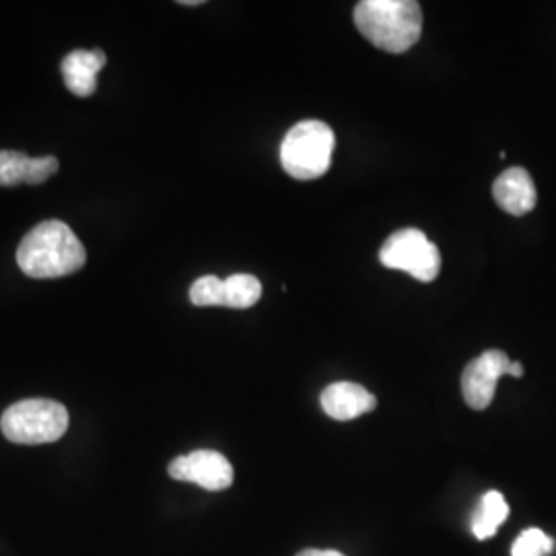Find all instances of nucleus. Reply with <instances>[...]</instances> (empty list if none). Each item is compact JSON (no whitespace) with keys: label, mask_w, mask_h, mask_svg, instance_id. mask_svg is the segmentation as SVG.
I'll use <instances>...</instances> for the list:
<instances>
[{"label":"nucleus","mask_w":556,"mask_h":556,"mask_svg":"<svg viewBox=\"0 0 556 556\" xmlns=\"http://www.w3.org/2000/svg\"><path fill=\"white\" fill-rule=\"evenodd\" d=\"M85 262V245L62 220H43L23 238L17 250V264L31 278L68 277Z\"/></svg>","instance_id":"1"},{"label":"nucleus","mask_w":556,"mask_h":556,"mask_svg":"<svg viewBox=\"0 0 556 556\" xmlns=\"http://www.w3.org/2000/svg\"><path fill=\"white\" fill-rule=\"evenodd\" d=\"M353 17L361 36L390 54L408 52L422 31V11L415 0H361Z\"/></svg>","instance_id":"2"},{"label":"nucleus","mask_w":556,"mask_h":556,"mask_svg":"<svg viewBox=\"0 0 556 556\" xmlns=\"http://www.w3.org/2000/svg\"><path fill=\"white\" fill-rule=\"evenodd\" d=\"M334 147V130L326 122L303 119L280 142V165L291 178H321L332 165Z\"/></svg>","instance_id":"3"},{"label":"nucleus","mask_w":556,"mask_h":556,"mask_svg":"<svg viewBox=\"0 0 556 556\" xmlns=\"http://www.w3.org/2000/svg\"><path fill=\"white\" fill-rule=\"evenodd\" d=\"M0 429L11 443L43 445L59 441L68 429V410L48 397H29L9 406Z\"/></svg>","instance_id":"4"},{"label":"nucleus","mask_w":556,"mask_h":556,"mask_svg":"<svg viewBox=\"0 0 556 556\" xmlns=\"http://www.w3.org/2000/svg\"><path fill=\"white\" fill-rule=\"evenodd\" d=\"M379 262L390 268L408 273L420 282H433L441 270L439 248L420 229H400L379 250Z\"/></svg>","instance_id":"5"},{"label":"nucleus","mask_w":556,"mask_h":556,"mask_svg":"<svg viewBox=\"0 0 556 556\" xmlns=\"http://www.w3.org/2000/svg\"><path fill=\"white\" fill-rule=\"evenodd\" d=\"M511 358L503 351H486L470 361L462 371V396L472 410H484L491 406L498 379L509 376Z\"/></svg>","instance_id":"6"},{"label":"nucleus","mask_w":556,"mask_h":556,"mask_svg":"<svg viewBox=\"0 0 556 556\" xmlns=\"http://www.w3.org/2000/svg\"><path fill=\"white\" fill-rule=\"evenodd\" d=\"M169 477L199 484L204 491H225L233 484V466L219 452L199 450L169 464Z\"/></svg>","instance_id":"7"},{"label":"nucleus","mask_w":556,"mask_h":556,"mask_svg":"<svg viewBox=\"0 0 556 556\" xmlns=\"http://www.w3.org/2000/svg\"><path fill=\"white\" fill-rule=\"evenodd\" d=\"M319 402L328 417L342 420V422L363 417V415L376 410V406H378V397L353 381L330 383L321 392Z\"/></svg>","instance_id":"8"},{"label":"nucleus","mask_w":556,"mask_h":556,"mask_svg":"<svg viewBox=\"0 0 556 556\" xmlns=\"http://www.w3.org/2000/svg\"><path fill=\"white\" fill-rule=\"evenodd\" d=\"M59 172V160L52 155L27 157L21 151H0V186L13 188L21 184L38 186Z\"/></svg>","instance_id":"9"},{"label":"nucleus","mask_w":556,"mask_h":556,"mask_svg":"<svg viewBox=\"0 0 556 556\" xmlns=\"http://www.w3.org/2000/svg\"><path fill=\"white\" fill-rule=\"evenodd\" d=\"M493 199L505 213L523 217L536 206L534 179L523 167L505 169L493 184Z\"/></svg>","instance_id":"10"},{"label":"nucleus","mask_w":556,"mask_h":556,"mask_svg":"<svg viewBox=\"0 0 556 556\" xmlns=\"http://www.w3.org/2000/svg\"><path fill=\"white\" fill-rule=\"evenodd\" d=\"M103 50H75L66 54L60 64L62 79L68 91L77 98H89L98 89V73L105 66Z\"/></svg>","instance_id":"11"},{"label":"nucleus","mask_w":556,"mask_h":556,"mask_svg":"<svg viewBox=\"0 0 556 556\" xmlns=\"http://www.w3.org/2000/svg\"><path fill=\"white\" fill-rule=\"evenodd\" d=\"M509 516V505L498 491H489L480 498L477 511L472 516V532L478 540H489L495 536L498 528L505 523Z\"/></svg>","instance_id":"12"},{"label":"nucleus","mask_w":556,"mask_h":556,"mask_svg":"<svg viewBox=\"0 0 556 556\" xmlns=\"http://www.w3.org/2000/svg\"><path fill=\"white\" fill-rule=\"evenodd\" d=\"M262 298V282L254 275H231L223 280L220 307L248 309Z\"/></svg>","instance_id":"13"},{"label":"nucleus","mask_w":556,"mask_h":556,"mask_svg":"<svg viewBox=\"0 0 556 556\" xmlns=\"http://www.w3.org/2000/svg\"><path fill=\"white\" fill-rule=\"evenodd\" d=\"M553 551H555V540L538 528H530L517 536L511 556H546Z\"/></svg>","instance_id":"14"},{"label":"nucleus","mask_w":556,"mask_h":556,"mask_svg":"<svg viewBox=\"0 0 556 556\" xmlns=\"http://www.w3.org/2000/svg\"><path fill=\"white\" fill-rule=\"evenodd\" d=\"M220 289H223V278L200 277L192 287H190V301L197 307H220Z\"/></svg>","instance_id":"15"},{"label":"nucleus","mask_w":556,"mask_h":556,"mask_svg":"<svg viewBox=\"0 0 556 556\" xmlns=\"http://www.w3.org/2000/svg\"><path fill=\"white\" fill-rule=\"evenodd\" d=\"M298 556H344L338 551H318V548H307V551H301Z\"/></svg>","instance_id":"16"},{"label":"nucleus","mask_w":556,"mask_h":556,"mask_svg":"<svg viewBox=\"0 0 556 556\" xmlns=\"http://www.w3.org/2000/svg\"><path fill=\"white\" fill-rule=\"evenodd\" d=\"M509 376L511 378H523V365L519 361H511V367H509Z\"/></svg>","instance_id":"17"},{"label":"nucleus","mask_w":556,"mask_h":556,"mask_svg":"<svg viewBox=\"0 0 556 556\" xmlns=\"http://www.w3.org/2000/svg\"><path fill=\"white\" fill-rule=\"evenodd\" d=\"M179 4H184V7H199V4H202V0H181Z\"/></svg>","instance_id":"18"}]
</instances>
